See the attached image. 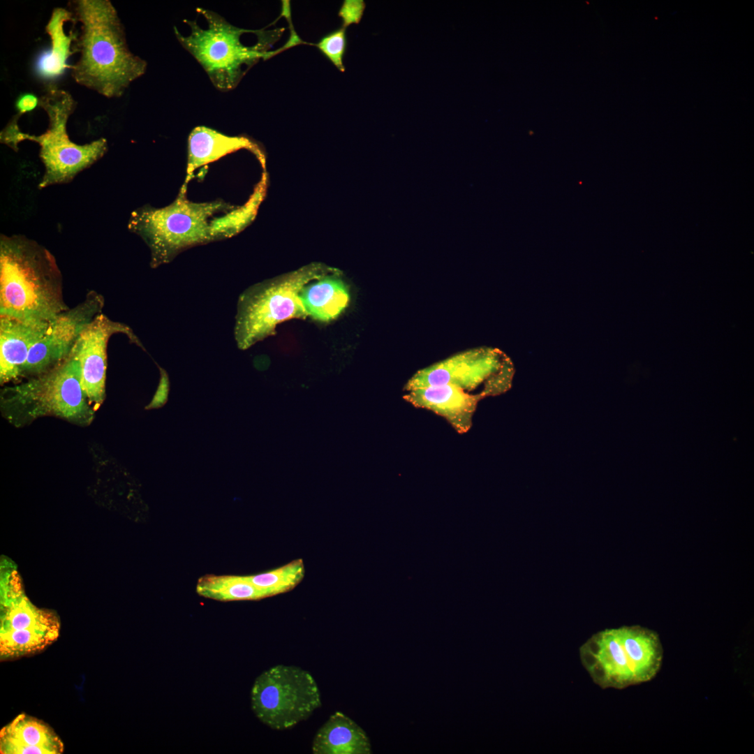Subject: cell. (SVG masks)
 Returning <instances> with one entry per match:
<instances>
[{
    "label": "cell",
    "mask_w": 754,
    "mask_h": 754,
    "mask_svg": "<svg viewBox=\"0 0 754 754\" xmlns=\"http://www.w3.org/2000/svg\"><path fill=\"white\" fill-rule=\"evenodd\" d=\"M168 392V378L166 374H161V378L158 390L150 404L147 408H156L162 406L167 400Z\"/></svg>",
    "instance_id": "cell-26"
},
{
    "label": "cell",
    "mask_w": 754,
    "mask_h": 754,
    "mask_svg": "<svg viewBox=\"0 0 754 754\" xmlns=\"http://www.w3.org/2000/svg\"><path fill=\"white\" fill-rule=\"evenodd\" d=\"M314 754H370L369 739L364 730L341 711H337L317 732L312 744Z\"/></svg>",
    "instance_id": "cell-19"
},
{
    "label": "cell",
    "mask_w": 754,
    "mask_h": 754,
    "mask_svg": "<svg viewBox=\"0 0 754 754\" xmlns=\"http://www.w3.org/2000/svg\"><path fill=\"white\" fill-rule=\"evenodd\" d=\"M663 653L658 634L640 626L600 631L579 649L582 664L602 688L623 689L651 680Z\"/></svg>",
    "instance_id": "cell-5"
},
{
    "label": "cell",
    "mask_w": 754,
    "mask_h": 754,
    "mask_svg": "<svg viewBox=\"0 0 754 754\" xmlns=\"http://www.w3.org/2000/svg\"><path fill=\"white\" fill-rule=\"evenodd\" d=\"M71 20H73L71 10L64 8L53 9L45 27L51 47L40 55L36 65L37 72L43 78L54 79L63 75L66 68H71L67 64V59L75 52L71 50V45L75 42L77 36L73 32L66 34L64 31L65 23Z\"/></svg>",
    "instance_id": "cell-20"
},
{
    "label": "cell",
    "mask_w": 754,
    "mask_h": 754,
    "mask_svg": "<svg viewBox=\"0 0 754 754\" xmlns=\"http://www.w3.org/2000/svg\"><path fill=\"white\" fill-rule=\"evenodd\" d=\"M514 371L510 359L503 351L473 348L419 370L408 380L404 390L448 385L480 401L508 391Z\"/></svg>",
    "instance_id": "cell-9"
},
{
    "label": "cell",
    "mask_w": 754,
    "mask_h": 754,
    "mask_svg": "<svg viewBox=\"0 0 754 754\" xmlns=\"http://www.w3.org/2000/svg\"><path fill=\"white\" fill-rule=\"evenodd\" d=\"M300 299L308 317L327 323L339 317L347 307L350 293L340 272L336 269L304 286Z\"/></svg>",
    "instance_id": "cell-18"
},
{
    "label": "cell",
    "mask_w": 754,
    "mask_h": 754,
    "mask_svg": "<svg viewBox=\"0 0 754 754\" xmlns=\"http://www.w3.org/2000/svg\"><path fill=\"white\" fill-rule=\"evenodd\" d=\"M119 333L143 348L131 327L103 313L85 327L74 346L81 367L82 386L93 409L98 408L105 399L108 343L112 335Z\"/></svg>",
    "instance_id": "cell-13"
},
{
    "label": "cell",
    "mask_w": 754,
    "mask_h": 754,
    "mask_svg": "<svg viewBox=\"0 0 754 754\" xmlns=\"http://www.w3.org/2000/svg\"><path fill=\"white\" fill-rule=\"evenodd\" d=\"M256 716L274 730L289 729L306 720L321 706L318 685L307 671L278 665L262 672L251 691Z\"/></svg>",
    "instance_id": "cell-10"
},
{
    "label": "cell",
    "mask_w": 754,
    "mask_h": 754,
    "mask_svg": "<svg viewBox=\"0 0 754 754\" xmlns=\"http://www.w3.org/2000/svg\"><path fill=\"white\" fill-rule=\"evenodd\" d=\"M39 98L31 94H24L16 102V108L18 114L20 116L27 112L34 110L38 105Z\"/></svg>",
    "instance_id": "cell-27"
},
{
    "label": "cell",
    "mask_w": 754,
    "mask_h": 754,
    "mask_svg": "<svg viewBox=\"0 0 754 754\" xmlns=\"http://www.w3.org/2000/svg\"><path fill=\"white\" fill-rule=\"evenodd\" d=\"M1 573V657H18L44 649L59 635L58 616L29 600L14 568H3Z\"/></svg>",
    "instance_id": "cell-11"
},
{
    "label": "cell",
    "mask_w": 754,
    "mask_h": 754,
    "mask_svg": "<svg viewBox=\"0 0 754 754\" xmlns=\"http://www.w3.org/2000/svg\"><path fill=\"white\" fill-rule=\"evenodd\" d=\"M241 149L250 150L261 162L264 161V155L259 147L246 137L229 136L204 126L194 128L188 138L184 184L186 185L199 167Z\"/></svg>",
    "instance_id": "cell-17"
},
{
    "label": "cell",
    "mask_w": 754,
    "mask_h": 754,
    "mask_svg": "<svg viewBox=\"0 0 754 754\" xmlns=\"http://www.w3.org/2000/svg\"><path fill=\"white\" fill-rule=\"evenodd\" d=\"M364 8L365 4L363 1H345L339 13L343 20V27L345 28L353 23H358L362 18Z\"/></svg>",
    "instance_id": "cell-25"
},
{
    "label": "cell",
    "mask_w": 754,
    "mask_h": 754,
    "mask_svg": "<svg viewBox=\"0 0 754 754\" xmlns=\"http://www.w3.org/2000/svg\"><path fill=\"white\" fill-rule=\"evenodd\" d=\"M70 6L73 20L80 23L73 47L80 56L71 65L73 78L106 98L121 96L145 74L146 61L129 50L124 26L110 0H75Z\"/></svg>",
    "instance_id": "cell-1"
},
{
    "label": "cell",
    "mask_w": 754,
    "mask_h": 754,
    "mask_svg": "<svg viewBox=\"0 0 754 754\" xmlns=\"http://www.w3.org/2000/svg\"><path fill=\"white\" fill-rule=\"evenodd\" d=\"M196 592L204 598L222 602L265 598L248 575H206L198 579Z\"/></svg>",
    "instance_id": "cell-21"
},
{
    "label": "cell",
    "mask_w": 754,
    "mask_h": 754,
    "mask_svg": "<svg viewBox=\"0 0 754 754\" xmlns=\"http://www.w3.org/2000/svg\"><path fill=\"white\" fill-rule=\"evenodd\" d=\"M263 188L261 183L244 206L229 210L226 215L212 219L210 226L214 241L233 236L252 220L258 205L261 201Z\"/></svg>",
    "instance_id": "cell-23"
},
{
    "label": "cell",
    "mask_w": 754,
    "mask_h": 754,
    "mask_svg": "<svg viewBox=\"0 0 754 754\" xmlns=\"http://www.w3.org/2000/svg\"><path fill=\"white\" fill-rule=\"evenodd\" d=\"M54 256L22 235H1L0 315L50 321L68 309Z\"/></svg>",
    "instance_id": "cell-2"
},
{
    "label": "cell",
    "mask_w": 754,
    "mask_h": 754,
    "mask_svg": "<svg viewBox=\"0 0 754 754\" xmlns=\"http://www.w3.org/2000/svg\"><path fill=\"white\" fill-rule=\"evenodd\" d=\"M64 744L42 720L22 714L0 732L1 754H61Z\"/></svg>",
    "instance_id": "cell-16"
},
{
    "label": "cell",
    "mask_w": 754,
    "mask_h": 754,
    "mask_svg": "<svg viewBox=\"0 0 754 754\" xmlns=\"http://www.w3.org/2000/svg\"><path fill=\"white\" fill-rule=\"evenodd\" d=\"M335 270L311 264L246 290L237 303L235 339L238 348L246 350L274 334L276 326L283 321L307 318L300 299L302 289Z\"/></svg>",
    "instance_id": "cell-7"
},
{
    "label": "cell",
    "mask_w": 754,
    "mask_h": 754,
    "mask_svg": "<svg viewBox=\"0 0 754 754\" xmlns=\"http://www.w3.org/2000/svg\"><path fill=\"white\" fill-rule=\"evenodd\" d=\"M197 10L207 22L203 29L195 21L185 20L191 28L184 36L175 27L179 43L202 66L214 86L221 91L237 87L248 70L260 58L269 59L271 52L260 43L251 47L244 45L241 37L249 32L230 24L223 17L209 10Z\"/></svg>",
    "instance_id": "cell-8"
},
{
    "label": "cell",
    "mask_w": 754,
    "mask_h": 754,
    "mask_svg": "<svg viewBox=\"0 0 754 754\" xmlns=\"http://www.w3.org/2000/svg\"><path fill=\"white\" fill-rule=\"evenodd\" d=\"M50 321L0 315V383L15 381L31 348L47 330Z\"/></svg>",
    "instance_id": "cell-14"
},
{
    "label": "cell",
    "mask_w": 754,
    "mask_h": 754,
    "mask_svg": "<svg viewBox=\"0 0 754 754\" xmlns=\"http://www.w3.org/2000/svg\"><path fill=\"white\" fill-rule=\"evenodd\" d=\"M38 105L48 117L45 132L38 135L22 132L17 115L1 132V142L15 150H17L18 143L26 140L39 145V156L45 167L38 185L40 188L71 182L78 173L104 156L108 148V141L101 138L89 143L77 145L71 140L67 122L75 110L76 102L67 91L56 87L48 89L39 98Z\"/></svg>",
    "instance_id": "cell-3"
},
{
    "label": "cell",
    "mask_w": 754,
    "mask_h": 754,
    "mask_svg": "<svg viewBox=\"0 0 754 754\" xmlns=\"http://www.w3.org/2000/svg\"><path fill=\"white\" fill-rule=\"evenodd\" d=\"M403 398L416 408L443 417L459 434L471 427L477 399L451 385H434L406 391Z\"/></svg>",
    "instance_id": "cell-15"
},
{
    "label": "cell",
    "mask_w": 754,
    "mask_h": 754,
    "mask_svg": "<svg viewBox=\"0 0 754 754\" xmlns=\"http://www.w3.org/2000/svg\"><path fill=\"white\" fill-rule=\"evenodd\" d=\"M305 568L302 559H295L276 569L248 575L253 584L265 598L293 590L303 579Z\"/></svg>",
    "instance_id": "cell-22"
},
{
    "label": "cell",
    "mask_w": 754,
    "mask_h": 754,
    "mask_svg": "<svg viewBox=\"0 0 754 754\" xmlns=\"http://www.w3.org/2000/svg\"><path fill=\"white\" fill-rule=\"evenodd\" d=\"M186 191L184 184L176 199L164 207L146 205L131 214L128 228L148 246L154 268L170 263L187 248L214 241L210 218L220 211L234 209L221 200L191 202L186 199Z\"/></svg>",
    "instance_id": "cell-6"
},
{
    "label": "cell",
    "mask_w": 754,
    "mask_h": 754,
    "mask_svg": "<svg viewBox=\"0 0 754 754\" xmlns=\"http://www.w3.org/2000/svg\"><path fill=\"white\" fill-rule=\"evenodd\" d=\"M3 415L15 426L43 416H54L79 425L94 419L81 383L75 347L61 362L27 381L5 387L1 394Z\"/></svg>",
    "instance_id": "cell-4"
},
{
    "label": "cell",
    "mask_w": 754,
    "mask_h": 754,
    "mask_svg": "<svg viewBox=\"0 0 754 754\" xmlns=\"http://www.w3.org/2000/svg\"><path fill=\"white\" fill-rule=\"evenodd\" d=\"M316 46L339 71H344L343 57L346 47V34L344 27L334 30L323 36Z\"/></svg>",
    "instance_id": "cell-24"
},
{
    "label": "cell",
    "mask_w": 754,
    "mask_h": 754,
    "mask_svg": "<svg viewBox=\"0 0 754 754\" xmlns=\"http://www.w3.org/2000/svg\"><path fill=\"white\" fill-rule=\"evenodd\" d=\"M104 304L103 296L91 290L77 305L50 320L43 336L30 350L21 377L39 375L67 357L85 327L103 313Z\"/></svg>",
    "instance_id": "cell-12"
}]
</instances>
